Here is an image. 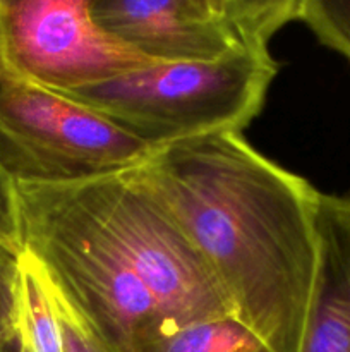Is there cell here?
I'll return each mask as SVG.
<instances>
[{
	"label": "cell",
	"instance_id": "obj_1",
	"mask_svg": "<svg viewBox=\"0 0 350 352\" xmlns=\"http://www.w3.org/2000/svg\"><path fill=\"white\" fill-rule=\"evenodd\" d=\"M21 250L106 352L232 315L144 165L71 184H14Z\"/></svg>",
	"mask_w": 350,
	"mask_h": 352
},
{
	"label": "cell",
	"instance_id": "obj_2",
	"mask_svg": "<svg viewBox=\"0 0 350 352\" xmlns=\"http://www.w3.org/2000/svg\"><path fill=\"white\" fill-rule=\"evenodd\" d=\"M148 177L222 289L275 352H295L318 263V189L239 131L158 148Z\"/></svg>",
	"mask_w": 350,
	"mask_h": 352
},
{
	"label": "cell",
	"instance_id": "obj_3",
	"mask_svg": "<svg viewBox=\"0 0 350 352\" xmlns=\"http://www.w3.org/2000/svg\"><path fill=\"white\" fill-rule=\"evenodd\" d=\"M278 72L270 48L242 43L215 60L163 62L60 91L154 150L249 126Z\"/></svg>",
	"mask_w": 350,
	"mask_h": 352
},
{
	"label": "cell",
	"instance_id": "obj_4",
	"mask_svg": "<svg viewBox=\"0 0 350 352\" xmlns=\"http://www.w3.org/2000/svg\"><path fill=\"white\" fill-rule=\"evenodd\" d=\"M154 148L67 95L0 81V167L14 184H71L146 164Z\"/></svg>",
	"mask_w": 350,
	"mask_h": 352
},
{
	"label": "cell",
	"instance_id": "obj_5",
	"mask_svg": "<svg viewBox=\"0 0 350 352\" xmlns=\"http://www.w3.org/2000/svg\"><path fill=\"white\" fill-rule=\"evenodd\" d=\"M91 6L93 0H0V81L67 91L158 64L103 33Z\"/></svg>",
	"mask_w": 350,
	"mask_h": 352
},
{
	"label": "cell",
	"instance_id": "obj_6",
	"mask_svg": "<svg viewBox=\"0 0 350 352\" xmlns=\"http://www.w3.org/2000/svg\"><path fill=\"white\" fill-rule=\"evenodd\" d=\"M96 26L150 60H215L244 43L226 21L192 0H93Z\"/></svg>",
	"mask_w": 350,
	"mask_h": 352
},
{
	"label": "cell",
	"instance_id": "obj_7",
	"mask_svg": "<svg viewBox=\"0 0 350 352\" xmlns=\"http://www.w3.org/2000/svg\"><path fill=\"white\" fill-rule=\"evenodd\" d=\"M318 263L295 352H350V196L318 192Z\"/></svg>",
	"mask_w": 350,
	"mask_h": 352
},
{
	"label": "cell",
	"instance_id": "obj_8",
	"mask_svg": "<svg viewBox=\"0 0 350 352\" xmlns=\"http://www.w3.org/2000/svg\"><path fill=\"white\" fill-rule=\"evenodd\" d=\"M16 352H65L51 287L40 265L23 251Z\"/></svg>",
	"mask_w": 350,
	"mask_h": 352
},
{
	"label": "cell",
	"instance_id": "obj_9",
	"mask_svg": "<svg viewBox=\"0 0 350 352\" xmlns=\"http://www.w3.org/2000/svg\"><path fill=\"white\" fill-rule=\"evenodd\" d=\"M139 352H275L242 320L213 316L175 327Z\"/></svg>",
	"mask_w": 350,
	"mask_h": 352
},
{
	"label": "cell",
	"instance_id": "obj_10",
	"mask_svg": "<svg viewBox=\"0 0 350 352\" xmlns=\"http://www.w3.org/2000/svg\"><path fill=\"white\" fill-rule=\"evenodd\" d=\"M301 0H226V21L240 40L266 47L285 26L297 21Z\"/></svg>",
	"mask_w": 350,
	"mask_h": 352
},
{
	"label": "cell",
	"instance_id": "obj_11",
	"mask_svg": "<svg viewBox=\"0 0 350 352\" xmlns=\"http://www.w3.org/2000/svg\"><path fill=\"white\" fill-rule=\"evenodd\" d=\"M297 21L350 62V0H301Z\"/></svg>",
	"mask_w": 350,
	"mask_h": 352
},
{
	"label": "cell",
	"instance_id": "obj_12",
	"mask_svg": "<svg viewBox=\"0 0 350 352\" xmlns=\"http://www.w3.org/2000/svg\"><path fill=\"white\" fill-rule=\"evenodd\" d=\"M23 251L0 243V344L16 346Z\"/></svg>",
	"mask_w": 350,
	"mask_h": 352
},
{
	"label": "cell",
	"instance_id": "obj_13",
	"mask_svg": "<svg viewBox=\"0 0 350 352\" xmlns=\"http://www.w3.org/2000/svg\"><path fill=\"white\" fill-rule=\"evenodd\" d=\"M48 284H50V282H48ZM51 294H54L55 308H57L58 322H60L65 352H106L103 349L102 344L95 339V336L86 329V325L81 322V318L69 308L67 302H65L54 289H51Z\"/></svg>",
	"mask_w": 350,
	"mask_h": 352
},
{
	"label": "cell",
	"instance_id": "obj_14",
	"mask_svg": "<svg viewBox=\"0 0 350 352\" xmlns=\"http://www.w3.org/2000/svg\"><path fill=\"white\" fill-rule=\"evenodd\" d=\"M0 243L21 250L19 210H17L16 186L0 167Z\"/></svg>",
	"mask_w": 350,
	"mask_h": 352
},
{
	"label": "cell",
	"instance_id": "obj_15",
	"mask_svg": "<svg viewBox=\"0 0 350 352\" xmlns=\"http://www.w3.org/2000/svg\"><path fill=\"white\" fill-rule=\"evenodd\" d=\"M201 10L215 19L226 21V0H192ZM229 23V21H226Z\"/></svg>",
	"mask_w": 350,
	"mask_h": 352
}]
</instances>
